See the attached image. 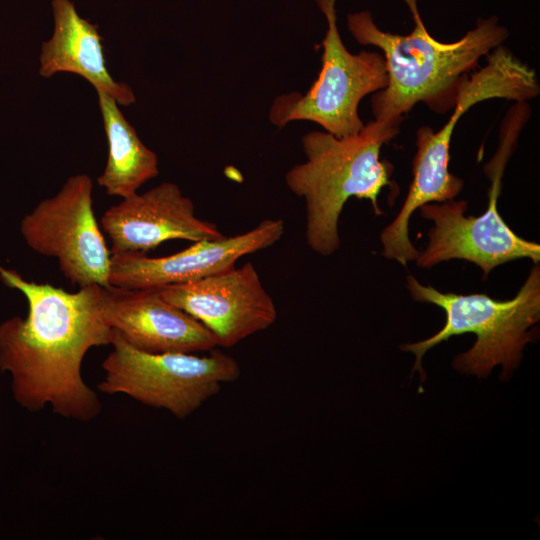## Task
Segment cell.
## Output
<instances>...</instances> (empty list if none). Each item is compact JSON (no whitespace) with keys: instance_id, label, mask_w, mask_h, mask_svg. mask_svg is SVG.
I'll use <instances>...</instances> for the list:
<instances>
[{"instance_id":"cell-8","label":"cell","mask_w":540,"mask_h":540,"mask_svg":"<svg viewBox=\"0 0 540 540\" xmlns=\"http://www.w3.org/2000/svg\"><path fill=\"white\" fill-rule=\"evenodd\" d=\"M505 166L484 167L491 185L487 209L479 216H466L467 201L432 202L419 208L422 217L434 223L429 242L416 259L421 268H431L451 259L476 264L486 277L495 267L522 258L540 261V245L518 236L498 211V198Z\"/></svg>"},{"instance_id":"cell-6","label":"cell","mask_w":540,"mask_h":540,"mask_svg":"<svg viewBox=\"0 0 540 540\" xmlns=\"http://www.w3.org/2000/svg\"><path fill=\"white\" fill-rule=\"evenodd\" d=\"M335 2L317 0L327 20L321 70L305 93L281 94L273 101L269 120L279 128L304 120L337 137L355 134L365 125L359 116V103L388 83L382 54L366 50L353 54L345 47L337 27Z\"/></svg>"},{"instance_id":"cell-12","label":"cell","mask_w":540,"mask_h":540,"mask_svg":"<svg viewBox=\"0 0 540 540\" xmlns=\"http://www.w3.org/2000/svg\"><path fill=\"white\" fill-rule=\"evenodd\" d=\"M109 326L133 347L150 353H199L218 347L213 333L162 298L157 287H104Z\"/></svg>"},{"instance_id":"cell-11","label":"cell","mask_w":540,"mask_h":540,"mask_svg":"<svg viewBox=\"0 0 540 540\" xmlns=\"http://www.w3.org/2000/svg\"><path fill=\"white\" fill-rule=\"evenodd\" d=\"M101 227L111 241V254L146 253L168 240L197 242L225 236L215 223L195 215L192 200L172 182L123 198L104 212Z\"/></svg>"},{"instance_id":"cell-4","label":"cell","mask_w":540,"mask_h":540,"mask_svg":"<svg viewBox=\"0 0 540 540\" xmlns=\"http://www.w3.org/2000/svg\"><path fill=\"white\" fill-rule=\"evenodd\" d=\"M407 289L415 301L434 304L446 314L441 330L433 336L403 344L402 351L412 352L415 363L412 372L422 367L424 354L434 346L465 333L476 336L474 345L453 361L456 370L485 378L496 365H501V376L518 367L525 345L533 339L530 330L540 319V267L535 265L517 294L508 300H497L484 293L456 294L441 292L422 285L412 275L407 276Z\"/></svg>"},{"instance_id":"cell-2","label":"cell","mask_w":540,"mask_h":540,"mask_svg":"<svg viewBox=\"0 0 540 540\" xmlns=\"http://www.w3.org/2000/svg\"><path fill=\"white\" fill-rule=\"evenodd\" d=\"M404 2L414 21L413 30L406 35L381 30L369 11L349 14L347 19L358 43L383 52L388 83L373 93L371 105L374 120L393 126H399L403 116L419 102L437 112L452 108L462 77L509 35L493 16L479 19L475 28L457 41L440 42L428 33L417 0Z\"/></svg>"},{"instance_id":"cell-14","label":"cell","mask_w":540,"mask_h":540,"mask_svg":"<svg viewBox=\"0 0 540 540\" xmlns=\"http://www.w3.org/2000/svg\"><path fill=\"white\" fill-rule=\"evenodd\" d=\"M108 144V157L98 184L110 196L129 197L159 174L157 154L139 138L110 95L96 91Z\"/></svg>"},{"instance_id":"cell-10","label":"cell","mask_w":540,"mask_h":540,"mask_svg":"<svg viewBox=\"0 0 540 540\" xmlns=\"http://www.w3.org/2000/svg\"><path fill=\"white\" fill-rule=\"evenodd\" d=\"M284 231L282 219H265L242 234L193 242L164 257L140 252L111 254L108 282L114 287L142 289L194 281L235 267L241 257L275 244Z\"/></svg>"},{"instance_id":"cell-5","label":"cell","mask_w":540,"mask_h":540,"mask_svg":"<svg viewBox=\"0 0 540 540\" xmlns=\"http://www.w3.org/2000/svg\"><path fill=\"white\" fill-rule=\"evenodd\" d=\"M110 345L98 390L108 395L124 394L178 419L192 415L218 394L223 384L241 375L238 362L217 347L202 356L150 353L133 347L114 329Z\"/></svg>"},{"instance_id":"cell-13","label":"cell","mask_w":540,"mask_h":540,"mask_svg":"<svg viewBox=\"0 0 540 540\" xmlns=\"http://www.w3.org/2000/svg\"><path fill=\"white\" fill-rule=\"evenodd\" d=\"M54 31L41 45L39 74L50 78L57 73H73L87 80L120 106L136 101L132 88L116 81L106 66L98 26L82 18L70 0H52Z\"/></svg>"},{"instance_id":"cell-7","label":"cell","mask_w":540,"mask_h":540,"mask_svg":"<svg viewBox=\"0 0 540 540\" xmlns=\"http://www.w3.org/2000/svg\"><path fill=\"white\" fill-rule=\"evenodd\" d=\"M92 193L93 182L87 174L72 175L54 196L27 214L20 226L28 246L56 258L65 278L79 288L110 286L111 252L95 217Z\"/></svg>"},{"instance_id":"cell-1","label":"cell","mask_w":540,"mask_h":540,"mask_svg":"<svg viewBox=\"0 0 540 540\" xmlns=\"http://www.w3.org/2000/svg\"><path fill=\"white\" fill-rule=\"evenodd\" d=\"M0 278L28 303L26 318L13 317L0 325V369L11 374L16 401L29 411L48 406L81 422L97 417L102 405L81 368L91 348L111 342L104 287L94 284L67 292L2 267Z\"/></svg>"},{"instance_id":"cell-3","label":"cell","mask_w":540,"mask_h":540,"mask_svg":"<svg viewBox=\"0 0 540 540\" xmlns=\"http://www.w3.org/2000/svg\"><path fill=\"white\" fill-rule=\"evenodd\" d=\"M398 132V126L372 120L347 136L314 130L302 137L306 160L286 172L285 183L305 200V236L314 252L329 256L339 248V217L351 197L369 200L376 215L383 214L378 196L384 187L395 199L393 166L380 160V151Z\"/></svg>"},{"instance_id":"cell-9","label":"cell","mask_w":540,"mask_h":540,"mask_svg":"<svg viewBox=\"0 0 540 540\" xmlns=\"http://www.w3.org/2000/svg\"><path fill=\"white\" fill-rule=\"evenodd\" d=\"M157 288L164 300L202 323L224 348L267 329L278 315L274 300L250 262Z\"/></svg>"}]
</instances>
